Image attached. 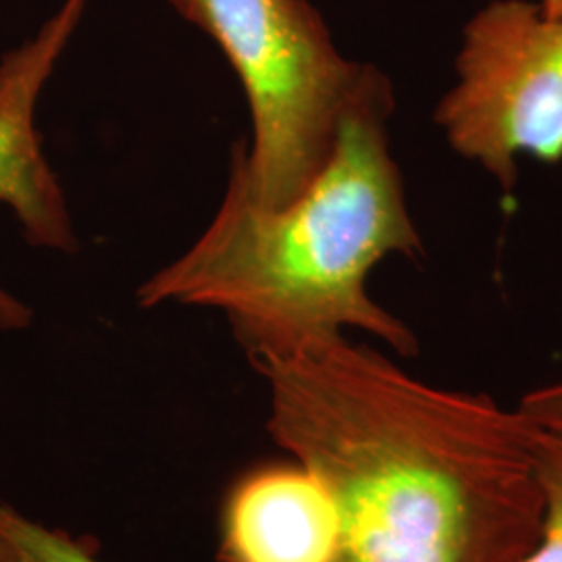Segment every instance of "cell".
I'll use <instances>...</instances> for the list:
<instances>
[{
	"label": "cell",
	"mask_w": 562,
	"mask_h": 562,
	"mask_svg": "<svg viewBox=\"0 0 562 562\" xmlns=\"http://www.w3.org/2000/svg\"><path fill=\"white\" fill-rule=\"evenodd\" d=\"M267 431L329 490L341 562H522L548 517L542 427L348 340L248 357Z\"/></svg>",
	"instance_id": "6da1fadb"
},
{
	"label": "cell",
	"mask_w": 562,
	"mask_h": 562,
	"mask_svg": "<svg viewBox=\"0 0 562 562\" xmlns=\"http://www.w3.org/2000/svg\"><path fill=\"white\" fill-rule=\"evenodd\" d=\"M392 83L367 65L341 113L334 150L296 199L257 201L232 148L222 204L201 238L136 292L161 304L222 311L246 352H281L361 329L404 359L419 338L373 301L367 280L390 255L417 259L423 240L390 150Z\"/></svg>",
	"instance_id": "7a4b0ae2"
},
{
	"label": "cell",
	"mask_w": 562,
	"mask_h": 562,
	"mask_svg": "<svg viewBox=\"0 0 562 562\" xmlns=\"http://www.w3.org/2000/svg\"><path fill=\"white\" fill-rule=\"evenodd\" d=\"M169 4L222 48L244 88L252 140L234 148L250 194L262 206L288 204L329 159L367 65L341 57L308 0Z\"/></svg>",
	"instance_id": "3957f363"
},
{
	"label": "cell",
	"mask_w": 562,
	"mask_h": 562,
	"mask_svg": "<svg viewBox=\"0 0 562 562\" xmlns=\"http://www.w3.org/2000/svg\"><path fill=\"white\" fill-rule=\"evenodd\" d=\"M457 83L436 109L448 144L513 194L519 157L562 161V15L494 0L467 23Z\"/></svg>",
	"instance_id": "277c9868"
},
{
	"label": "cell",
	"mask_w": 562,
	"mask_h": 562,
	"mask_svg": "<svg viewBox=\"0 0 562 562\" xmlns=\"http://www.w3.org/2000/svg\"><path fill=\"white\" fill-rule=\"evenodd\" d=\"M86 2L63 0L34 38L0 59V204L15 213L27 244L69 255L78 250V236L42 148L36 106L80 25ZM32 319V308L0 285V331H23Z\"/></svg>",
	"instance_id": "5b68a950"
},
{
	"label": "cell",
	"mask_w": 562,
	"mask_h": 562,
	"mask_svg": "<svg viewBox=\"0 0 562 562\" xmlns=\"http://www.w3.org/2000/svg\"><path fill=\"white\" fill-rule=\"evenodd\" d=\"M222 562H341V521L325 483L304 464H262L227 494Z\"/></svg>",
	"instance_id": "8992f818"
},
{
	"label": "cell",
	"mask_w": 562,
	"mask_h": 562,
	"mask_svg": "<svg viewBox=\"0 0 562 562\" xmlns=\"http://www.w3.org/2000/svg\"><path fill=\"white\" fill-rule=\"evenodd\" d=\"M0 562H102L90 546L0 501Z\"/></svg>",
	"instance_id": "52a82bcc"
},
{
	"label": "cell",
	"mask_w": 562,
	"mask_h": 562,
	"mask_svg": "<svg viewBox=\"0 0 562 562\" xmlns=\"http://www.w3.org/2000/svg\"><path fill=\"white\" fill-rule=\"evenodd\" d=\"M517 408L546 429L562 431V380L546 383L522 396Z\"/></svg>",
	"instance_id": "ba28073f"
},
{
	"label": "cell",
	"mask_w": 562,
	"mask_h": 562,
	"mask_svg": "<svg viewBox=\"0 0 562 562\" xmlns=\"http://www.w3.org/2000/svg\"><path fill=\"white\" fill-rule=\"evenodd\" d=\"M548 517L542 536L522 562H562V498L548 485Z\"/></svg>",
	"instance_id": "9c48e42d"
},
{
	"label": "cell",
	"mask_w": 562,
	"mask_h": 562,
	"mask_svg": "<svg viewBox=\"0 0 562 562\" xmlns=\"http://www.w3.org/2000/svg\"><path fill=\"white\" fill-rule=\"evenodd\" d=\"M540 454L546 485L562 498V431L542 427Z\"/></svg>",
	"instance_id": "30bf717a"
}]
</instances>
